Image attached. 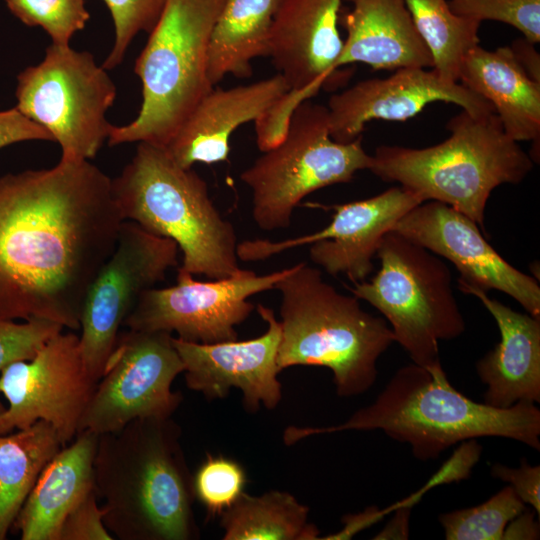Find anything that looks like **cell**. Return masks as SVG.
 I'll list each match as a JSON object with an SVG mask.
<instances>
[{"label": "cell", "mask_w": 540, "mask_h": 540, "mask_svg": "<svg viewBox=\"0 0 540 540\" xmlns=\"http://www.w3.org/2000/svg\"><path fill=\"white\" fill-rule=\"evenodd\" d=\"M123 220L90 160L0 177V319L80 329L87 290Z\"/></svg>", "instance_id": "obj_1"}, {"label": "cell", "mask_w": 540, "mask_h": 540, "mask_svg": "<svg viewBox=\"0 0 540 540\" xmlns=\"http://www.w3.org/2000/svg\"><path fill=\"white\" fill-rule=\"evenodd\" d=\"M179 424L168 418L135 419L100 434L94 488L103 522L120 540H194L200 537L193 475Z\"/></svg>", "instance_id": "obj_2"}, {"label": "cell", "mask_w": 540, "mask_h": 540, "mask_svg": "<svg viewBox=\"0 0 540 540\" xmlns=\"http://www.w3.org/2000/svg\"><path fill=\"white\" fill-rule=\"evenodd\" d=\"M347 430H381L410 445L415 458H437L451 446L482 437L516 440L540 450V410L518 402L495 408L476 402L450 383L441 365L415 363L399 368L375 400L342 424L329 427L289 426L287 437L297 443L307 437Z\"/></svg>", "instance_id": "obj_3"}, {"label": "cell", "mask_w": 540, "mask_h": 540, "mask_svg": "<svg viewBox=\"0 0 540 540\" xmlns=\"http://www.w3.org/2000/svg\"><path fill=\"white\" fill-rule=\"evenodd\" d=\"M275 289L281 293L280 370L324 367L332 372L337 395L368 391L377 380L380 356L395 343L386 320L365 311L356 296L342 294L305 262L290 267Z\"/></svg>", "instance_id": "obj_4"}, {"label": "cell", "mask_w": 540, "mask_h": 540, "mask_svg": "<svg viewBox=\"0 0 540 540\" xmlns=\"http://www.w3.org/2000/svg\"><path fill=\"white\" fill-rule=\"evenodd\" d=\"M446 127L449 137L433 146H378L368 170L385 182L399 183L423 201L451 206L483 230L492 191L502 184L522 182L534 162L506 134L495 113L474 116L462 110Z\"/></svg>", "instance_id": "obj_5"}, {"label": "cell", "mask_w": 540, "mask_h": 540, "mask_svg": "<svg viewBox=\"0 0 540 540\" xmlns=\"http://www.w3.org/2000/svg\"><path fill=\"white\" fill-rule=\"evenodd\" d=\"M112 195L123 221L177 244L180 269L208 279L241 269L235 229L216 208L206 181L179 166L163 147L139 142L131 161L112 179Z\"/></svg>", "instance_id": "obj_6"}, {"label": "cell", "mask_w": 540, "mask_h": 540, "mask_svg": "<svg viewBox=\"0 0 540 540\" xmlns=\"http://www.w3.org/2000/svg\"><path fill=\"white\" fill-rule=\"evenodd\" d=\"M225 0H168L134 72L142 103L128 124L111 125L107 143L146 142L165 147L214 88L208 76L212 30Z\"/></svg>", "instance_id": "obj_7"}, {"label": "cell", "mask_w": 540, "mask_h": 540, "mask_svg": "<svg viewBox=\"0 0 540 540\" xmlns=\"http://www.w3.org/2000/svg\"><path fill=\"white\" fill-rule=\"evenodd\" d=\"M380 269L369 281L349 288L376 308L413 363L431 367L440 362L439 342L453 340L466 329L452 288V274L439 256L391 230L377 249Z\"/></svg>", "instance_id": "obj_8"}, {"label": "cell", "mask_w": 540, "mask_h": 540, "mask_svg": "<svg viewBox=\"0 0 540 540\" xmlns=\"http://www.w3.org/2000/svg\"><path fill=\"white\" fill-rule=\"evenodd\" d=\"M362 136L349 143L332 139L327 107L310 99L291 115L283 139L240 174L252 195V218L264 231L287 228L295 208L310 193L348 183L369 169Z\"/></svg>", "instance_id": "obj_9"}, {"label": "cell", "mask_w": 540, "mask_h": 540, "mask_svg": "<svg viewBox=\"0 0 540 540\" xmlns=\"http://www.w3.org/2000/svg\"><path fill=\"white\" fill-rule=\"evenodd\" d=\"M116 95L92 53L51 43L40 63L18 74L15 107L59 144L60 159L91 160L108 140Z\"/></svg>", "instance_id": "obj_10"}, {"label": "cell", "mask_w": 540, "mask_h": 540, "mask_svg": "<svg viewBox=\"0 0 540 540\" xmlns=\"http://www.w3.org/2000/svg\"><path fill=\"white\" fill-rule=\"evenodd\" d=\"M178 246L123 221L116 246L91 282L80 317L79 345L90 377L98 382L120 328L142 294L178 264Z\"/></svg>", "instance_id": "obj_11"}, {"label": "cell", "mask_w": 540, "mask_h": 540, "mask_svg": "<svg viewBox=\"0 0 540 540\" xmlns=\"http://www.w3.org/2000/svg\"><path fill=\"white\" fill-rule=\"evenodd\" d=\"M171 333L120 332L98 380L79 432L117 431L141 418L172 417L183 401L171 386L184 371Z\"/></svg>", "instance_id": "obj_12"}, {"label": "cell", "mask_w": 540, "mask_h": 540, "mask_svg": "<svg viewBox=\"0 0 540 540\" xmlns=\"http://www.w3.org/2000/svg\"><path fill=\"white\" fill-rule=\"evenodd\" d=\"M289 270L257 275L241 268L226 278L200 281L179 268L175 285L153 287L142 294L124 326L131 330L175 332L178 338L196 343L236 340L235 327L254 310L248 299L275 289Z\"/></svg>", "instance_id": "obj_13"}, {"label": "cell", "mask_w": 540, "mask_h": 540, "mask_svg": "<svg viewBox=\"0 0 540 540\" xmlns=\"http://www.w3.org/2000/svg\"><path fill=\"white\" fill-rule=\"evenodd\" d=\"M96 384L85 367L79 335L61 331L33 358L12 362L1 370L0 393L8 407L0 413V435L43 420L67 445L79 432Z\"/></svg>", "instance_id": "obj_14"}, {"label": "cell", "mask_w": 540, "mask_h": 540, "mask_svg": "<svg viewBox=\"0 0 540 540\" xmlns=\"http://www.w3.org/2000/svg\"><path fill=\"white\" fill-rule=\"evenodd\" d=\"M423 199L416 193L394 186L373 197L333 205L307 203L333 211L325 228L300 237L270 241L244 240L237 245V257L258 262L299 246L310 245L311 261L326 273L345 274L354 284L366 280L374 269L373 258L383 236Z\"/></svg>", "instance_id": "obj_15"}, {"label": "cell", "mask_w": 540, "mask_h": 540, "mask_svg": "<svg viewBox=\"0 0 540 540\" xmlns=\"http://www.w3.org/2000/svg\"><path fill=\"white\" fill-rule=\"evenodd\" d=\"M393 230L450 261L460 273L457 282L485 292H504L528 314L540 317L538 280L501 257L479 226L451 206L424 201L406 213Z\"/></svg>", "instance_id": "obj_16"}, {"label": "cell", "mask_w": 540, "mask_h": 540, "mask_svg": "<svg viewBox=\"0 0 540 540\" xmlns=\"http://www.w3.org/2000/svg\"><path fill=\"white\" fill-rule=\"evenodd\" d=\"M256 310L267 323L266 331L256 338L204 344L173 337L189 389L212 401L237 388L250 413L261 405L268 410L278 406L282 398L277 363L281 326L271 308L258 304Z\"/></svg>", "instance_id": "obj_17"}, {"label": "cell", "mask_w": 540, "mask_h": 540, "mask_svg": "<svg viewBox=\"0 0 540 540\" xmlns=\"http://www.w3.org/2000/svg\"><path fill=\"white\" fill-rule=\"evenodd\" d=\"M433 102L456 104L474 116L495 113L487 100L459 82L444 80L433 68H401L332 94L326 106L330 136L349 143L372 120L405 121Z\"/></svg>", "instance_id": "obj_18"}, {"label": "cell", "mask_w": 540, "mask_h": 540, "mask_svg": "<svg viewBox=\"0 0 540 540\" xmlns=\"http://www.w3.org/2000/svg\"><path fill=\"white\" fill-rule=\"evenodd\" d=\"M344 0H283L270 34L269 56L289 90L310 98L320 89L336 90L353 70L338 69L343 39L339 13Z\"/></svg>", "instance_id": "obj_19"}, {"label": "cell", "mask_w": 540, "mask_h": 540, "mask_svg": "<svg viewBox=\"0 0 540 540\" xmlns=\"http://www.w3.org/2000/svg\"><path fill=\"white\" fill-rule=\"evenodd\" d=\"M288 91L279 73L247 85L213 88L164 149L183 168L226 161L234 131L257 121Z\"/></svg>", "instance_id": "obj_20"}, {"label": "cell", "mask_w": 540, "mask_h": 540, "mask_svg": "<svg viewBox=\"0 0 540 540\" xmlns=\"http://www.w3.org/2000/svg\"><path fill=\"white\" fill-rule=\"evenodd\" d=\"M465 294L475 296L494 318L500 341L476 363L486 385L484 403L508 408L518 402H540V317L517 312L487 292L457 282Z\"/></svg>", "instance_id": "obj_21"}, {"label": "cell", "mask_w": 540, "mask_h": 540, "mask_svg": "<svg viewBox=\"0 0 540 540\" xmlns=\"http://www.w3.org/2000/svg\"><path fill=\"white\" fill-rule=\"evenodd\" d=\"M338 23L346 31L337 68L364 63L373 70L433 68V58L404 0H344Z\"/></svg>", "instance_id": "obj_22"}, {"label": "cell", "mask_w": 540, "mask_h": 540, "mask_svg": "<svg viewBox=\"0 0 540 540\" xmlns=\"http://www.w3.org/2000/svg\"><path fill=\"white\" fill-rule=\"evenodd\" d=\"M98 438L88 430L78 432L43 468L11 527L22 540H58L67 515L95 490Z\"/></svg>", "instance_id": "obj_23"}, {"label": "cell", "mask_w": 540, "mask_h": 540, "mask_svg": "<svg viewBox=\"0 0 540 540\" xmlns=\"http://www.w3.org/2000/svg\"><path fill=\"white\" fill-rule=\"evenodd\" d=\"M458 82L493 106L510 138L531 141L529 156L539 161L540 84L527 76L509 46H475L463 59Z\"/></svg>", "instance_id": "obj_24"}, {"label": "cell", "mask_w": 540, "mask_h": 540, "mask_svg": "<svg viewBox=\"0 0 540 540\" xmlns=\"http://www.w3.org/2000/svg\"><path fill=\"white\" fill-rule=\"evenodd\" d=\"M283 0H225L211 34L208 76L213 86L227 75L249 78L251 62L268 57L274 18Z\"/></svg>", "instance_id": "obj_25"}, {"label": "cell", "mask_w": 540, "mask_h": 540, "mask_svg": "<svg viewBox=\"0 0 540 540\" xmlns=\"http://www.w3.org/2000/svg\"><path fill=\"white\" fill-rule=\"evenodd\" d=\"M63 446L56 429L43 420L0 435V540L6 539L41 471Z\"/></svg>", "instance_id": "obj_26"}, {"label": "cell", "mask_w": 540, "mask_h": 540, "mask_svg": "<svg viewBox=\"0 0 540 540\" xmlns=\"http://www.w3.org/2000/svg\"><path fill=\"white\" fill-rule=\"evenodd\" d=\"M309 508L285 491L261 495L245 491L220 516L223 540H315L320 531L308 522Z\"/></svg>", "instance_id": "obj_27"}, {"label": "cell", "mask_w": 540, "mask_h": 540, "mask_svg": "<svg viewBox=\"0 0 540 540\" xmlns=\"http://www.w3.org/2000/svg\"><path fill=\"white\" fill-rule=\"evenodd\" d=\"M413 23L444 80L459 81L463 59L479 45L481 22L455 14L448 0H404Z\"/></svg>", "instance_id": "obj_28"}, {"label": "cell", "mask_w": 540, "mask_h": 540, "mask_svg": "<svg viewBox=\"0 0 540 540\" xmlns=\"http://www.w3.org/2000/svg\"><path fill=\"white\" fill-rule=\"evenodd\" d=\"M525 510L508 485L479 505L440 514L439 522L447 540H503L507 525Z\"/></svg>", "instance_id": "obj_29"}, {"label": "cell", "mask_w": 540, "mask_h": 540, "mask_svg": "<svg viewBox=\"0 0 540 540\" xmlns=\"http://www.w3.org/2000/svg\"><path fill=\"white\" fill-rule=\"evenodd\" d=\"M9 11L22 23L42 28L53 44L69 45L85 28L90 14L85 0H5Z\"/></svg>", "instance_id": "obj_30"}, {"label": "cell", "mask_w": 540, "mask_h": 540, "mask_svg": "<svg viewBox=\"0 0 540 540\" xmlns=\"http://www.w3.org/2000/svg\"><path fill=\"white\" fill-rule=\"evenodd\" d=\"M246 482L240 463L208 453L193 475L195 499L205 508L208 518L220 517L244 492Z\"/></svg>", "instance_id": "obj_31"}, {"label": "cell", "mask_w": 540, "mask_h": 540, "mask_svg": "<svg viewBox=\"0 0 540 540\" xmlns=\"http://www.w3.org/2000/svg\"><path fill=\"white\" fill-rule=\"evenodd\" d=\"M114 24V42L102 66L107 71L119 66L140 32L150 33L159 21L168 0H102Z\"/></svg>", "instance_id": "obj_32"}, {"label": "cell", "mask_w": 540, "mask_h": 540, "mask_svg": "<svg viewBox=\"0 0 540 540\" xmlns=\"http://www.w3.org/2000/svg\"><path fill=\"white\" fill-rule=\"evenodd\" d=\"M448 4L457 15L502 22L527 40L540 42V0H448Z\"/></svg>", "instance_id": "obj_33"}, {"label": "cell", "mask_w": 540, "mask_h": 540, "mask_svg": "<svg viewBox=\"0 0 540 540\" xmlns=\"http://www.w3.org/2000/svg\"><path fill=\"white\" fill-rule=\"evenodd\" d=\"M63 328L46 319L33 318L23 322L0 319V372L12 362L33 358ZM4 409L0 402V413Z\"/></svg>", "instance_id": "obj_34"}, {"label": "cell", "mask_w": 540, "mask_h": 540, "mask_svg": "<svg viewBox=\"0 0 540 540\" xmlns=\"http://www.w3.org/2000/svg\"><path fill=\"white\" fill-rule=\"evenodd\" d=\"M103 522L96 491L89 493L63 521L58 540H112Z\"/></svg>", "instance_id": "obj_35"}, {"label": "cell", "mask_w": 540, "mask_h": 540, "mask_svg": "<svg viewBox=\"0 0 540 540\" xmlns=\"http://www.w3.org/2000/svg\"><path fill=\"white\" fill-rule=\"evenodd\" d=\"M493 477L509 484L516 495L540 514V466L523 460L520 467L510 468L500 463L491 467Z\"/></svg>", "instance_id": "obj_36"}, {"label": "cell", "mask_w": 540, "mask_h": 540, "mask_svg": "<svg viewBox=\"0 0 540 540\" xmlns=\"http://www.w3.org/2000/svg\"><path fill=\"white\" fill-rule=\"evenodd\" d=\"M26 141H52L51 135L16 107L0 110V149Z\"/></svg>", "instance_id": "obj_37"}, {"label": "cell", "mask_w": 540, "mask_h": 540, "mask_svg": "<svg viewBox=\"0 0 540 540\" xmlns=\"http://www.w3.org/2000/svg\"><path fill=\"white\" fill-rule=\"evenodd\" d=\"M508 46L527 76L540 84V54L536 49V44L520 37Z\"/></svg>", "instance_id": "obj_38"}, {"label": "cell", "mask_w": 540, "mask_h": 540, "mask_svg": "<svg viewBox=\"0 0 540 540\" xmlns=\"http://www.w3.org/2000/svg\"><path fill=\"white\" fill-rule=\"evenodd\" d=\"M539 524L533 513L526 510L515 517L506 527L503 539H538Z\"/></svg>", "instance_id": "obj_39"}, {"label": "cell", "mask_w": 540, "mask_h": 540, "mask_svg": "<svg viewBox=\"0 0 540 540\" xmlns=\"http://www.w3.org/2000/svg\"><path fill=\"white\" fill-rule=\"evenodd\" d=\"M381 515V512L377 510H371L369 508L367 511H364L359 514H348L343 517L342 522L344 527L338 533L325 537L322 539H348L351 538L356 532L368 526L370 523L376 521V519Z\"/></svg>", "instance_id": "obj_40"}, {"label": "cell", "mask_w": 540, "mask_h": 540, "mask_svg": "<svg viewBox=\"0 0 540 540\" xmlns=\"http://www.w3.org/2000/svg\"><path fill=\"white\" fill-rule=\"evenodd\" d=\"M409 515L408 504L401 505L393 519L374 539H407L409 537Z\"/></svg>", "instance_id": "obj_41"}]
</instances>
